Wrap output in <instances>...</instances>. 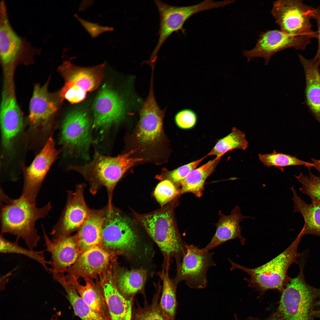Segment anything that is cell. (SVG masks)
I'll use <instances>...</instances> for the list:
<instances>
[{"instance_id":"obj_21","label":"cell","mask_w":320,"mask_h":320,"mask_svg":"<svg viewBox=\"0 0 320 320\" xmlns=\"http://www.w3.org/2000/svg\"><path fill=\"white\" fill-rule=\"evenodd\" d=\"M218 215L219 220L215 224V233L210 242L203 249L209 251L228 241L237 238L240 239L242 245H244L246 239L241 236L239 223L244 219L252 217L243 215L240 207L237 206L229 215H225L220 211Z\"/></svg>"},{"instance_id":"obj_11","label":"cell","mask_w":320,"mask_h":320,"mask_svg":"<svg viewBox=\"0 0 320 320\" xmlns=\"http://www.w3.org/2000/svg\"><path fill=\"white\" fill-rule=\"evenodd\" d=\"M186 252L178 264L176 281H184L189 287L202 289L207 285V273L209 269L216 264L213 252L185 244Z\"/></svg>"},{"instance_id":"obj_42","label":"cell","mask_w":320,"mask_h":320,"mask_svg":"<svg viewBox=\"0 0 320 320\" xmlns=\"http://www.w3.org/2000/svg\"><path fill=\"white\" fill-rule=\"evenodd\" d=\"M313 164V167L316 169L320 173V160L311 159Z\"/></svg>"},{"instance_id":"obj_29","label":"cell","mask_w":320,"mask_h":320,"mask_svg":"<svg viewBox=\"0 0 320 320\" xmlns=\"http://www.w3.org/2000/svg\"><path fill=\"white\" fill-rule=\"evenodd\" d=\"M146 278V271L142 268L124 271L117 275L116 283L119 291L124 297L133 300L134 296L143 289Z\"/></svg>"},{"instance_id":"obj_10","label":"cell","mask_w":320,"mask_h":320,"mask_svg":"<svg viewBox=\"0 0 320 320\" xmlns=\"http://www.w3.org/2000/svg\"><path fill=\"white\" fill-rule=\"evenodd\" d=\"M108 205L103 223V246L112 251H134L138 242L136 234L128 220L112 205Z\"/></svg>"},{"instance_id":"obj_36","label":"cell","mask_w":320,"mask_h":320,"mask_svg":"<svg viewBox=\"0 0 320 320\" xmlns=\"http://www.w3.org/2000/svg\"><path fill=\"white\" fill-rule=\"evenodd\" d=\"M309 171L308 176L301 172L295 177L302 185L299 190L308 196L312 203L320 204V177L315 175L310 170Z\"/></svg>"},{"instance_id":"obj_37","label":"cell","mask_w":320,"mask_h":320,"mask_svg":"<svg viewBox=\"0 0 320 320\" xmlns=\"http://www.w3.org/2000/svg\"><path fill=\"white\" fill-rule=\"evenodd\" d=\"M181 194L180 190L169 180H166L160 183L154 192V196L161 206L177 197Z\"/></svg>"},{"instance_id":"obj_22","label":"cell","mask_w":320,"mask_h":320,"mask_svg":"<svg viewBox=\"0 0 320 320\" xmlns=\"http://www.w3.org/2000/svg\"><path fill=\"white\" fill-rule=\"evenodd\" d=\"M101 284L110 320H132L134 301L126 299L119 291L112 274L108 272Z\"/></svg>"},{"instance_id":"obj_7","label":"cell","mask_w":320,"mask_h":320,"mask_svg":"<svg viewBox=\"0 0 320 320\" xmlns=\"http://www.w3.org/2000/svg\"><path fill=\"white\" fill-rule=\"evenodd\" d=\"M71 59L64 61L59 71L65 81L60 91V97L71 103H79L85 98L87 92L97 89L104 75L105 65L89 67L78 66Z\"/></svg>"},{"instance_id":"obj_30","label":"cell","mask_w":320,"mask_h":320,"mask_svg":"<svg viewBox=\"0 0 320 320\" xmlns=\"http://www.w3.org/2000/svg\"><path fill=\"white\" fill-rule=\"evenodd\" d=\"M59 283L65 290L66 297L76 316L81 320H105L83 300L72 283L64 280H61Z\"/></svg>"},{"instance_id":"obj_13","label":"cell","mask_w":320,"mask_h":320,"mask_svg":"<svg viewBox=\"0 0 320 320\" xmlns=\"http://www.w3.org/2000/svg\"><path fill=\"white\" fill-rule=\"evenodd\" d=\"M309 42L286 33L281 30L268 31L261 33L255 46L252 49L244 50L243 55L248 61L256 57L264 59L267 65L271 57L283 49L293 48L303 50Z\"/></svg>"},{"instance_id":"obj_35","label":"cell","mask_w":320,"mask_h":320,"mask_svg":"<svg viewBox=\"0 0 320 320\" xmlns=\"http://www.w3.org/2000/svg\"><path fill=\"white\" fill-rule=\"evenodd\" d=\"M258 156L260 161L268 167H274L281 168L287 166L302 165L310 169L313 166L312 163L305 161L290 155L277 152L275 150L270 153L259 154Z\"/></svg>"},{"instance_id":"obj_26","label":"cell","mask_w":320,"mask_h":320,"mask_svg":"<svg viewBox=\"0 0 320 320\" xmlns=\"http://www.w3.org/2000/svg\"><path fill=\"white\" fill-rule=\"evenodd\" d=\"M65 277V279L74 285L79 295L91 308L105 320H110L108 306L101 287L88 280L84 285H81L73 275L70 278Z\"/></svg>"},{"instance_id":"obj_33","label":"cell","mask_w":320,"mask_h":320,"mask_svg":"<svg viewBox=\"0 0 320 320\" xmlns=\"http://www.w3.org/2000/svg\"><path fill=\"white\" fill-rule=\"evenodd\" d=\"M19 240L16 239L15 242H11L5 239L3 234L1 233L0 236V251L2 253H13L22 255L36 261L39 263L47 272H52L51 268L48 265H52L51 261L46 260L44 255L45 250L35 251L27 249L20 246L18 243Z\"/></svg>"},{"instance_id":"obj_15","label":"cell","mask_w":320,"mask_h":320,"mask_svg":"<svg viewBox=\"0 0 320 320\" xmlns=\"http://www.w3.org/2000/svg\"><path fill=\"white\" fill-rule=\"evenodd\" d=\"M84 185H79L73 192H69L67 202L57 222L50 233L52 239L68 235L79 230L88 215L89 209L84 196Z\"/></svg>"},{"instance_id":"obj_27","label":"cell","mask_w":320,"mask_h":320,"mask_svg":"<svg viewBox=\"0 0 320 320\" xmlns=\"http://www.w3.org/2000/svg\"><path fill=\"white\" fill-rule=\"evenodd\" d=\"M221 157H216L192 171L179 184L181 194L191 193L197 197H201L203 194L206 180L215 171Z\"/></svg>"},{"instance_id":"obj_23","label":"cell","mask_w":320,"mask_h":320,"mask_svg":"<svg viewBox=\"0 0 320 320\" xmlns=\"http://www.w3.org/2000/svg\"><path fill=\"white\" fill-rule=\"evenodd\" d=\"M305 79L306 104L316 120L320 123V63L313 58L308 59L299 55Z\"/></svg>"},{"instance_id":"obj_38","label":"cell","mask_w":320,"mask_h":320,"mask_svg":"<svg viewBox=\"0 0 320 320\" xmlns=\"http://www.w3.org/2000/svg\"><path fill=\"white\" fill-rule=\"evenodd\" d=\"M206 157L205 156L200 159L182 166L171 172L168 175L170 180L174 184H176L179 185L180 182L192 171L196 168Z\"/></svg>"},{"instance_id":"obj_8","label":"cell","mask_w":320,"mask_h":320,"mask_svg":"<svg viewBox=\"0 0 320 320\" xmlns=\"http://www.w3.org/2000/svg\"><path fill=\"white\" fill-rule=\"evenodd\" d=\"M40 49L33 47L26 39L19 36L12 26L5 3L2 0L0 8V57L6 71H12L16 65L27 62L40 55Z\"/></svg>"},{"instance_id":"obj_39","label":"cell","mask_w":320,"mask_h":320,"mask_svg":"<svg viewBox=\"0 0 320 320\" xmlns=\"http://www.w3.org/2000/svg\"><path fill=\"white\" fill-rule=\"evenodd\" d=\"M175 121L180 128L188 129L193 127L197 121L196 113L192 110L186 109L182 110L176 115Z\"/></svg>"},{"instance_id":"obj_34","label":"cell","mask_w":320,"mask_h":320,"mask_svg":"<svg viewBox=\"0 0 320 320\" xmlns=\"http://www.w3.org/2000/svg\"><path fill=\"white\" fill-rule=\"evenodd\" d=\"M159 293L155 294L151 303L146 301L141 306L136 301L132 307V320H166L160 308Z\"/></svg>"},{"instance_id":"obj_44","label":"cell","mask_w":320,"mask_h":320,"mask_svg":"<svg viewBox=\"0 0 320 320\" xmlns=\"http://www.w3.org/2000/svg\"><path fill=\"white\" fill-rule=\"evenodd\" d=\"M235 320H238L236 315H235ZM245 320H259L258 318H255L251 317H249Z\"/></svg>"},{"instance_id":"obj_4","label":"cell","mask_w":320,"mask_h":320,"mask_svg":"<svg viewBox=\"0 0 320 320\" xmlns=\"http://www.w3.org/2000/svg\"><path fill=\"white\" fill-rule=\"evenodd\" d=\"M177 202L175 200L171 204L148 213H133L136 221L145 228L164 254L181 259L186 249L179 234L174 215Z\"/></svg>"},{"instance_id":"obj_14","label":"cell","mask_w":320,"mask_h":320,"mask_svg":"<svg viewBox=\"0 0 320 320\" xmlns=\"http://www.w3.org/2000/svg\"><path fill=\"white\" fill-rule=\"evenodd\" d=\"M127 108L124 99L109 86L104 84L93 104V127L103 130L118 123L125 117Z\"/></svg>"},{"instance_id":"obj_31","label":"cell","mask_w":320,"mask_h":320,"mask_svg":"<svg viewBox=\"0 0 320 320\" xmlns=\"http://www.w3.org/2000/svg\"><path fill=\"white\" fill-rule=\"evenodd\" d=\"M245 134L233 127L231 132L219 140L210 151L205 156H222L226 152L236 149L245 150L248 146Z\"/></svg>"},{"instance_id":"obj_32","label":"cell","mask_w":320,"mask_h":320,"mask_svg":"<svg viewBox=\"0 0 320 320\" xmlns=\"http://www.w3.org/2000/svg\"><path fill=\"white\" fill-rule=\"evenodd\" d=\"M161 275L163 287L159 302L160 308L166 320H175L177 307L176 284L172 282L167 272L163 271Z\"/></svg>"},{"instance_id":"obj_25","label":"cell","mask_w":320,"mask_h":320,"mask_svg":"<svg viewBox=\"0 0 320 320\" xmlns=\"http://www.w3.org/2000/svg\"><path fill=\"white\" fill-rule=\"evenodd\" d=\"M110 258L109 253L104 247H94L81 253L71 270L85 278L94 277L106 269Z\"/></svg>"},{"instance_id":"obj_9","label":"cell","mask_w":320,"mask_h":320,"mask_svg":"<svg viewBox=\"0 0 320 320\" xmlns=\"http://www.w3.org/2000/svg\"><path fill=\"white\" fill-rule=\"evenodd\" d=\"M160 17L159 38L157 44L149 59L150 63H155L158 53L165 41L174 32H184L183 25L191 16L200 12L218 8L219 3L212 0H206L198 4L187 6H175L159 0H154Z\"/></svg>"},{"instance_id":"obj_24","label":"cell","mask_w":320,"mask_h":320,"mask_svg":"<svg viewBox=\"0 0 320 320\" xmlns=\"http://www.w3.org/2000/svg\"><path fill=\"white\" fill-rule=\"evenodd\" d=\"M108 205L99 210L89 209L87 217L76 235L81 252L92 247L103 245V219Z\"/></svg>"},{"instance_id":"obj_6","label":"cell","mask_w":320,"mask_h":320,"mask_svg":"<svg viewBox=\"0 0 320 320\" xmlns=\"http://www.w3.org/2000/svg\"><path fill=\"white\" fill-rule=\"evenodd\" d=\"M314 8L300 0H279L273 4L271 13L280 30L311 43L316 37L312 28Z\"/></svg>"},{"instance_id":"obj_3","label":"cell","mask_w":320,"mask_h":320,"mask_svg":"<svg viewBox=\"0 0 320 320\" xmlns=\"http://www.w3.org/2000/svg\"><path fill=\"white\" fill-rule=\"evenodd\" d=\"M307 255L299 258V274L290 278L281 294L276 311L265 320H313L316 300L320 297V288L306 282L304 275Z\"/></svg>"},{"instance_id":"obj_28","label":"cell","mask_w":320,"mask_h":320,"mask_svg":"<svg viewBox=\"0 0 320 320\" xmlns=\"http://www.w3.org/2000/svg\"><path fill=\"white\" fill-rule=\"evenodd\" d=\"M293 194V212H298L304 217L305 224L301 231L304 235L320 237V204H308L298 196L293 186L290 188Z\"/></svg>"},{"instance_id":"obj_19","label":"cell","mask_w":320,"mask_h":320,"mask_svg":"<svg viewBox=\"0 0 320 320\" xmlns=\"http://www.w3.org/2000/svg\"><path fill=\"white\" fill-rule=\"evenodd\" d=\"M153 81V76H151L149 94L140 112L137 136L140 142L143 143H152L160 138L165 111L160 109L156 101Z\"/></svg>"},{"instance_id":"obj_20","label":"cell","mask_w":320,"mask_h":320,"mask_svg":"<svg viewBox=\"0 0 320 320\" xmlns=\"http://www.w3.org/2000/svg\"><path fill=\"white\" fill-rule=\"evenodd\" d=\"M48 83L42 86L36 85L29 105V120L31 127L46 129L49 126L58 109L55 95L48 90Z\"/></svg>"},{"instance_id":"obj_41","label":"cell","mask_w":320,"mask_h":320,"mask_svg":"<svg viewBox=\"0 0 320 320\" xmlns=\"http://www.w3.org/2000/svg\"><path fill=\"white\" fill-rule=\"evenodd\" d=\"M313 19L317 23V31H316L318 41V47L316 53L313 58L320 63V7L314 8Z\"/></svg>"},{"instance_id":"obj_16","label":"cell","mask_w":320,"mask_h":320,"mask_svg":"<svg viewBox=\"0 0 320 320\" xmlns=\"http://www.w3.org/2000/svg\"><path fill=\"white\" fill-rule=\"evenodd\" d=\"M42 228L46 246L45 251L51 255L52 272L54 279L64 275V273L73 265L81 253L76 235H67L51 240L43 225Z\"/></svg>"},{"instance_id":"obj_43","label":"cell","mask_w":320,"mask_h":320,"mask_svg":"<svg viewBox=\"0 0 320 320\" xmlns=\"http://www.w3.org/2000/svg\"><path fill=\"white\" fill-rule=\"evenodd\" d=\"M316 306H318L319 308L318 310L314 311V316H317L320 317V301H316Z\"/></svg>"},{"instance_id":"obj_18","label":"cell","mask_w":320,"mask_h":320,"mask_svg":"<svg viewBox=\"0 0 320 320\" xmlns=\"http://www.w3.org/2000/svg\"><path fill=\"white\" fill-rule=\"evenodd\" d=\"M7 83L2 94L0 122L3 145L7 150L22 129L23 118L17 103L12 84Z\"/></svg>"},{"instance_id":"obj_17","label":"cell","mask_w":320,"mask_h":320,"mask_svg":"<svg viewBox=\"0 0 320 320\" xmlns=\"http://www.w3.org/2000/svg\"><path fill=\"white\" fill-rule=\"evenodd\" d=\"M90 126V119L86 112L77 110L70 112L63 122L62 143L70 150H87L91 141Z\"/></svg>"},{"instance_id":"obj_1","label":"cell","mask_w":320,"mask_h":320,"mask_svg":"<svg viewBox=\"0 0 320 320\" xmlns=\"http://www.w3.org/2000/svg\"><path fill=\"white\" fill-rule=\"evenodd\" d=\"M52 208L51 202L38 207L21 195L11 199L0 190L1 233H9L22 239L29 249L33 250L41 237L35 227L39 219L45 218Z\"/></svg>"},{"instance_id":"obj_40","label":"cell","mask_w":320,"mask_h":320,"mask_svg":"<svg viewBox=\"0 0 320 320\" xmlns=\"http://www.w3.org/2000/svg\"><path fill=\"white\" fill-rule=\"evenodd\" d=\"M74 16L92 38L97 37L104 32L113 30V28L112 27L100 25L97 23H94L85 20L80 17L76 14L74 15Z\"/></svg>"},{"instance_id":"obj_2","label":"cell","mask_w":320,"mask_h":320,"mask_svg":"<svg viewBox=\"0 0 320 320\" xmlns=\"http://www.w3.org/2000/svg\"><path fill=\"white\" fill-rule=\"evenodd\" d=\"M304 235L301 231L295 239L282 252L265 264L249 268L234 263L229 259L231 270L237 269L247 273L249 278H244L248 286L263 295L269 290H276L281 294L291 278L287 275L291 265L298 264L303 253L298 251V247Z\"/></svg>"},{"instance_id":"obj_45","label":"cell","mask_w":320,"mask_h":320,"mask_svg":"<svg viewBox=\"0 0 320 320\" xmlns=\"http://www.w3.org/2000/svg\"><path fill=\"white\" fill-rule=\"evenodd\" d=\"M49 320H59L56 316H53Z\"/></svg>"},{"instance_id":"obj_12","label":"cell","mask_w":320,"mask_h":320,"mask_svg":"<svg viewBox=\"0 0 320 320\" xmlns=\"http://www.w3.org/2000/svg\"><path fill=\"white\" fill-rule=\"evenodd\" d=\"M57 152L52 137L31 165L25 169L21 195L30 202L36 204V199L44 179L57 158Z\"/></svg>"},{"instance_id":"obj_5","label":"cell","mask_w":320,"mask_h":320,"mask_svg":"<svg viewBox=\"0 0 320 320\" xmlns=\"http://www.w3.org/2000/svg\"><path fill=\"white\" fill-rule=\"evenodd\" d=\"M131 151L115 157L95 153L92 161L82 166H74L71 168L81 174L89 180L91 190L95 193L98 185L105 187L109 198L108 204H112L113 192L115 186L125 172L142 158L132 156Z\"/></svg>"}]
</instances>
